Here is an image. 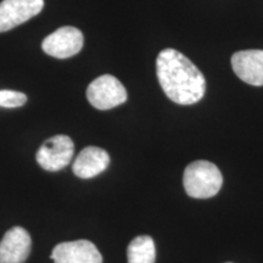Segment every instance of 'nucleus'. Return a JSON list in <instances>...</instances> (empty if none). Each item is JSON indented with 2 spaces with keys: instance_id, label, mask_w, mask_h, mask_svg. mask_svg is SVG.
Returning a JSON list of instances; mask_svg holds the SVG:
<instances>
[{
  "instance_id": "9d476101",
  "label": "nucleus",
  "mask_w": 263,
  "mask_h": 263,
  "mask_svg": "<svg viewBox=\"0 0 263 263\" xmlns=\"http://www.w3.org/2000/svg\"><path fill=\"white\" fill-rule=\"evenodd\" d=\"M108 164L110 156L107 151L98 146H87L76 157L72 170L78 178L89 179L103 173Z\"/></svg>"
},
{
  "instance_id": "39448f33",
  "label": "nucleus",
  "mask_w": 263,
  "mask_h": 263,
  "mask_svg": "<svg viewBox=\"0 0 263 263\" xmlns=\"http://www.w3.org/2000/svg\"><path fill=\"white\" fill-rule=\"evenodd\" d=\"M83 33L80 29L65 26L52 32L42 43L45 54L57 59H67L78 54L83 48Z\"/></svg>"
},
{
  "instance_id": "20e7f679",
  "label": "nucleus",
  "mask_w": 263,
  "mask_h": 263,
  "mask_svg": "<svg viewBox=\"0 0 263 263\" xmlns=\"http://www.w3.org/2000/svg\"><path fill=\"white\" fill-rule=\"evenodd\" d=\"M73 154L74 144L71 138L59 134L44 141L38 150L35 159L43 170L57 172L65 168L71 162Z\"/></svg>"
},
{
  "instance_id": "423d86ee",
  "label": "nucleus",
  "mask_w": 263,
  "mask_h": 263,
  "mask_svg": "<svg viewBox=\"0 0 263 263\" xmlns=\"http://www.w3.org/2000/svg\"><path fill=\"white\" fill-rule=\"evenodd\" d=\"M44 0H3L0 3V32L25 24L43 10Z\"/></svg>"
},
{
  "instance_id": "0eeeda50",
  "label": "nucleus",
  "mask_w": 263,
  "mask_h": 263,
  "mask_svg": "<svg viewBox=\"0 0 263 263\" xmlns=\"http://www.w3.org/2000/svg\"><path fill=\"white\" fill-rule=\"evenodd\" d=\"M50 258L54 263H103V256L91 241L76 240L58 244Z\"/></svg>"
},
{
  "instance_id": "6e6552de",
  "label": "nucleus",
  "mask_w": 263,
  "mask_h": 263,
  "mask_svg": "<svg viewBox=\"0 0 263 263\" xmlns=\"http://www.w3.org/2000/svg\"><path fill=\"white\" fill-rule=\"evenodd\" d=\"M32 240L22 227H12L0 241V263H25L31 252Z\"/></svg>"
},
{
  "instance_id": "f03ea898",
  "label": "nucleus",
  "mask_w": 263,
  "mask_h": 263,
  "mask_svg": "<svg viewBox=\"0 0 263 263\" xmlns=\"http://www.w3.org/2000/svg\"><path fill=\"white\" fill-rule=\"evenodd\" d=\"M184 189L194 199H210L222 188L223 177L215 163L195 161L186 166L183 176Z\"/></svg>"
},
{
  "instance_id": "1a4fd4ad",
  "label": "nucleus",
  "mask_w": 263,
  "mask_h": 263,
  "mask_svg": "<svg viewBox=\"0 0 263 263\" xmlns=\"http://www.w3.org/2000/svg\"><path fill=\"white\" fill-rule=\"evenodd\" d=\"M232 67L235 74L245 83L263 85V50H242L232 57Z\"/></svg>"
},
{
  "instance_id": "9b49d317",
  "label": "nucleus",
  "mask_w": 263,
  "mask_h": 263,
  "mask_svg": "<svg viewBox=\"0 0 263 263\" xmlns=\"http://www.w3.org/2000/svg\"><path fill=\"white\" fill-rule=\"evenodd\" d=\"M128 263H155L156 248L154 239L149 235L137 236L127 249Z\"/></svg>"
},
{
  "instance_id": "f257e3e1",
  "label": "nucleus",
  "mask_w": 263,
  "mask_h": 263,
  "mask_svg": "<svg viewBox=\"0 0 263 263\" xmlns=\"http://www.w3.org/2000/svg\"><path fill=\"white\" fill-rule=\"evenodd\" d=\"M156 73L163 93L179 105L196 104L206 91L201 71L182 52L164 49L156 60Z\"/></svg>"
},
{
  "instance_id": "7ed1b4c3",
  "label": "nucleus",
  "mask_w": 263,
  "mask_h": 263,
  "mask_svg": "<svg viewBox=\"0 0 263 263\" xmlns=\"http://www.w3.org/2000/svg\"><path fill=\"white\" fill-rule=\"evenodd\" d=\"M127 90L123 84L111 74H103L94 80L87 89V99L98 110H110L127 101Z\"/></svg>"
},
{
  "instance_id": "f8f14e48",
  "label": "nucleus",
  "mask_w": 263,
  "mask_h": 263,
  "mask_svg": "<svg viewBox=\"0 0 263 263\" xmlns=\"http://www.w3.org/2000/svg\"><path fill=\"white\" fill-rule=\"evenodd\" d=\"M26 103H27V97L25 93L16 90H0V107H21Z\"/></svg>"
}]
</instances>
